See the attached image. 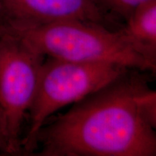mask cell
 <instances>
[{"instance_id": "4", "label": "cell", "mask_w": 156, "mask_h": 156, "mask_svg": "<svg viewBox=\"0 0 156 156\" xmlns=\"http://www.w3.org/2000/svg\"><path fill=\"white\" fill-rule=\"evenodd\" d=\"M45 56L0 31V106L14 155L22 153L23 128L36 97Z\"/></svg>"}, {"instance_id": "5", "label": "cell", "mask_w": 156, "mask_h": 156, "mask_svg": "<svg viewBox=\"0 0 156 156\" xmlns=\"http://www.w3.org/2000/svg\"><path fill=\"white\" fill-rule=\"evenodd\" d=\"M66 20L102 25L114 30L122 27L106 14L98 0H0V26L35 28Z\"/></svg>"}, {"instance_id": "1", "label": "cell", "mask_w": 156, "mask_h": 156, "mask_svg": "<svg viewBox=\"0 0 156 156\" xmlns=\"http://www.w3.org/2000/svg\"><path fill=\"white\" fill-rule=\"evenodd\" d=\"M148 73L129 68L51 116L37 134L34 155L155 156L156 92Z\"/></svg>"}, {"instance_id": "7", "label": "cell", "mask_w": 156, "mask_h": 156, "mask_svg": "<svg viewBox=\"0 0 156 156\" xmlns=\"http://www.w3.org/2000/svg\"><path fill=\"white\" fill-rule=\"evenodd\" d=\"M148 1L150 0H98L106 14L122 27L134 9Z\"/></svg>"}, {"instance_id": "6", "label": "cell", "mask_w": 156, "mask_h": 156, "mask_svg": "<svg viewBox=\"0 0 156 156\" xmlns=\"http://www.w3.org/2000/svg\"><path fill=\"white\" fill-rule=\"evenodd\" d=\"M121 30L134 49L156 69V0L134 9Z\"/></svg>"}, {"instance_id": "3", "label": "cell", "mask_w": 156, "mask_h": 156, "mask_svg": "<svg viewBox=\"0 0 156 156\" xmlns=\"http://www.w3.org/2000/svg\"><path fill=\"white\" fill-rule=\"evenodd\" d=\"M129 69L114 63H81L45 57L29 126L21 140L22 153H33L40 129L56 112L108 85Z\"/></svg>"}, {"instance_id": "2", "label": "cell", "mask_w": 156, "mask_h": 156, "mask_svg": "<svg viewBox=\"0 0 156 156\" xmlns=\"http://www.w3.org/2000/svg\"><path fill=\"white\" fill-rule=\"evenodd\" d=\"M0 31L21 39L45 57L81 63H114L155 73L156 69L134 49L121 29L66 20L25 29L0 26Z\"/></svg>"}, {"instance_id": "8", "label": "cell", "mask_w": 156, "mask_h": 156, "mask_svg": "<svg viewBox=\"0 0 156 156\" xmlns=\"http://www.w3.org/2000/svg\"><path fill=\"white\" fill-rule=\"evenodd\" d=\"M0 155H14L7 134L5 113L0 106Z\"/></svg>"}]
</instances>
